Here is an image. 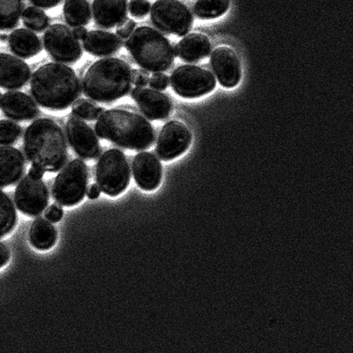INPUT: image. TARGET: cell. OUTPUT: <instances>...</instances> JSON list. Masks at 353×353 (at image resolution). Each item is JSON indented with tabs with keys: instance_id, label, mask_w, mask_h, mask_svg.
Returning a JSON list of instances; mask_svg holds the SVG:
<instances>
[{
	"instance_id": "obj_2",
	"label": "cell",
	"mask_w": 353,
	"mask_h": 353,
	"mask_svg": "<svg viewBox=\"0 0 353 353\" xmlns=\"http://www.w3.org/2000/svg\"><path fill=\"white\" fill-rule=\"evenodd\" d=\"M96 132L100 138L132 150L150 149L154 141V129L149 121L124 110L103 112L97 119Z\"/></svg>"
},
{
	"instance_id": "obj_20",
	"label": "cell",
	"mask_w": 353,
	"mask_h": 353,
	"mask_svg": "<svg viewBox=\"0 0 353 353\" xmlns=\"http://www.w3.org/2000/svg\"><path fill=\"white\" fill-rule=\"evenodd\" d=\"M93 12L99 26L115 27L127 18V0H94Z\"/></svg>"
},
{
	"instance_id": "obj_33",
	"label": "cell",
	"mask_w": 353,
	"mask_h": 353,
	"mask_svg": "<svg viewBox=\"0 0 353 353\" xmlns=\"http://www.w3.org/2000/svg\"><path fill=\"white\" fill-rule=\"evenodd\" d=\"M135 26H137V23L134 21L125 18L124 21L119 24V27L117 28V34L121 39H128L134 32Z\"/></svg>"
},
{
	"instance_id": "obj_4",
	"label": "cell",
	"mask_w": 353,
	"mask_h": 353,
	"mask_svg": "<svg viewBox=\"0 0 353 353\" xmlns=\"http://www.w3.org/2000/svg\"><path fill=\"white\" fill-rule=\"evenodd\" d=\"M132 71L119 59H105L88 68L83 79L84 94L100 103L122 99L130 90Z\"/></svg>"
},
{
	"instance_id": "obj_40",
	"label": "cell",
	"mask_w": 353,
	"mask_h": 353,
	"mask_svg": "<svg viewBox=\"0 0 353 353\" xmlns=\"http://www.w3.org/2000/svg\"><path fill=\"white\" fill-rule=\"evenodd\" d=\"M44 172H44L43 169H41L40 167L32 165L30 172H28V175L32 176L33 179H42Z\"/></svg>"
},
{
	"instance_id": "obj_15",
	"label": "cell",
	"mask_w": 353,
	"mask_h": 353,
	"mask_svg": "<svg viewBox=\"0 0 353 353\" xmlns=\"http://www.w3.org/2000/svg\"><path fill=\"white\" fill-rule=\"evenodd\" d=\"M132 97L143 114L151 121H161L171 114V100L159 91L137 87L132 91Z\"/></svg>"
},
{
	"instance_id": "obj_6",
	"label": "cell",
	"mask_w": 353,
	"mask_h": 353,
	"mask_svg": "<svg viewBox=\"0 0 353 353\" xmlns=\"http://www.w3.org/2000/svg\"><path fill=\"white\" fill-rule=\"evenodd\" d=\"M130 168L125 154L110 150L101 157L97 166V185L106 195L117 197L130 184Z\"/></svg>"
},
{
	"instance_id": "obj_11",
	"label": "cell",
	"mask_w": 353,
	"mask_h": 353,
	"mask_svg": "<svg viewBox=\"0 0 353 353\" xmlns=\"http://www.w3.org/2000/svg\"><path fill=\"white\" fill-rule=\"evenodd\" d=\"M15 204L22 214L37 216L49 204V192L42 179L28 175L19 184L14 194Z\"/></svg>"
},
{
	"instance_id": "obj_18",
	"label": "cell",
	"mask_w": 353,
	"mask_h": 353,
	"mask_svg": "<svg viewBox=\"0 0 353 353\" xmlns=\"http://www.w3.org/2000/svg\"><path fill=\"white\" fill-rule=\"evenodd\" d=\"M0 108L8 118L15 121H30L39 115V107L26 94L10 91L0 99Z\"/></svg>"
},
{
	"instance_id": "obj_3",
	"label": "cell",
	"mask_w": 353,
	"mask_h": 353,
	"mask_svg": "<svg viewBox=\"0 0 353 353\" xmlns=\"http://www.w3.org/2000/svg\"><path fill=\"white\" fill-rule=\"evenodd\" d=\"M24 150L32 165L44 172H59L68 157L64 134L54 121L48 119H37L28 128Z\"/></svg>"
},
{
	"instance_id": "obj_8",
	"label": "cell",
	"mask_w": 353,
	"mask_h": 353,
	"mask_svg": "<svg viewBox=\"0 0 353 353\" xmlns=\"http://www.w3.org/2000/svg\"><path fill=\"white\" fill-rule=\"evenodd\" d=\"M151 21L163 32L184 37L193 27L194 17L178 0H159L151 9Z\"/></svg>"
},
{
	"instance_id": "obj_25",
	"label": "cell",
	"mask_w": 353,
	"mask_h": 353,
	"mask_svg": "<svg viewBox=\"0 0 353 353\" xmlns=\"http://www.w3.org/2000/svg\"><path fill=\"white\" fill-rule=\"evenodd\" d=\"M64 14L71 27H83L90 21V5L87 0H65Z\"/></svg>"
},
{
	"instance_id": "obj_5",
	"label": "cell",
	"mask_w": 353,
	"mask_h": 353,
	"mask_svg": "<svg viewBox=\"0 0 353 353\" xmlns=\"http://www.w3.org/2000/svg\"><path fill=\"white\" fill-rule=\"evenodd\" d=\"M125 47L144 70L166 71L174 62L175 55L171 43L154 28H138L129 37Z\"/></svg>"
},
{
	"instance_id": "obj_24",
	"label": "cell",
	"mask_w": 353,
	"mask_h": 353,
	"mask_svg": "<svg viewBox=\"0 0 353 353\" xmlns=\"http://www.w3.org/2000/svg\"><path fill=\"white\" fill-rule=\"evenodd\" d=\"M55 227L47 219H37L31 225L30 239L31 245L37 250L46 251L54 247L57 241Z\"/></svg>"
},
{
	"instance_id": "obj_21",
	"label": "cell",
	"mask_w": 353,
	"mask_h": 353,
	"mask_svg": "<svg viewBox=\"0 0 353 353\" xmlns=\"http://www.w3.org/2000/svg\"><path fill=\"white\" fill-rule=\"evenodd\" d=\"M211 50L210 41L203 34L193 33L184 37L173 48L175 56L185 62H198L209 56Z\"/></svg>"
},
{
	"instance_id": "obj_38",
	"label": "cell",
	"mask_w": 353,
	"mask_h": 353,
	"mask_svg": "<svg viewBox=\"0 0 353 353\" xmlns=\"http://www.w3.org/2000/svg\"><path fill=\"white\" fill-rule=\"evenodd\" d=\"M10 260V251L6 245L0 242V268L4 267Z\"/></svg>"
},
{
	"instance_id": "obj_17",
	"label": "cell",
	"mask_w": 353,
	"mask_h": 353,
	"mask_svg": "<svg viewBox=\"0 0 353 353\" xmlns=\"http://www.w3.org/2000/svg\"><path fill=\"white\" fill-rule=\"evenodd\" d=\"M30 77L26 63L15 57L0 53V87L17 90L23 87Z\"/></svg>"
},
{
	"instance_id": "obj_19",
	"label": "cell",
	"mask_w": 353,
	"mask_h": 353,
	"mask_svg": "<svg viewBox=\"0 0 353 353\" xmlns=\"http://www.w3.org/2000/svg\"><path fill=\"white\" fill-rule=\"evenodd\" d=\"M23 154L12 147H0V188L17 183L23 174Z\"/></svg>"
},
{
	"instance_id": "obj_36",
	"label": "cell",
	"mask_w": 353,
	"mask_h": 353,
	"mask_svg": "<svg viewBox=\"0 0 353 353\" xmlns=\"http://www.w3.org/2000/svg\"><path fill=\"white\" fill-rule=\"evenodd\" d=\"M63 215H64V210L61 205L53 204L47 210L46 219L50 223H59L62 219Z\"/></svg>"
},
{
	"instance_id": "obj_29",
	"label": "cell",
	"mask_w": 353,
	"mask_h": 353,
	"mask_svg": "<svg viewBox=\"0 0 353 353\" xmlns=\"http://www.w3.org/2000/svg\"><path fill=\"white\" fill-rule=\"evenodd\" d=\"M22 21L25 26L34 31L46 30L49 25V18L46 12L33 6L25 9L22 12Z\"/></svg>"
},
{
	"instance_id": "obj_10",
	"label": "cell",
	"mask_w": 353,
	"mask_h": 353,
	"mask_svg": "<svg viewBox=\"0 0 353 353\" xmlns=\"http://www.w3.org/2000/svg\"><path fill=\"white\" fill-rule=\"evenodd\" d=\"M43 41L47 52L57 61L72 64L83 55L78 39L65 25L50 26L44 34Z\"/></svg>"
},
{
	"instance_id": "obj_16",
	"label": "cell",
	"mask_w": 353,
	"mask_h": 353,
	"mask_svg": "<svg viewBox=\"0 0 353 353\" xmlns=\"http://www.w3.org/2000/svg\"><path fill=\"white\" fill-rule=\"evenodd\" d=\"M132 174L139 188L144 191H154L162 181V165L153 154L141 152L132 163Z\"/></svg>"
},
{
	"instance_id": "obj_1",
	"label": "cell",
	"mask_w": 353,
	"mask_h": 353,
	"mask_svg": "<svg viewBox=\"0 0 353 353\" xmlns=\"http://www.w3.org/2000/svg\"><path fill=\"white\" fill-rule=\"evenodd\" d=\"M31 93L44 108L65 110L80 96V81L68 66L50 63L41 66L33 74Z\"/></svg>"
},
{
	"instance_id": "obj_41",
	"label": "cell",
	"mask_w": 353,
	"mask_h": 353,
	"mask_svg": "<svg viewBox=\"0 0 353 353\" xmlns=\"http://www.w3.org/2000/svg\"><path fill=\"white\" fill-rule=\"evenodd\" d=\"M72 33H74V37L77 39L83 40L87 36L88 31L84 27H77L74 28V32Z\"/></svg>"
},
{
	"instance_id": "obj_30",
	"label": "cell",
	"mask_w": 353,
	"mask_h": 353,
	"mask_svg": "<svg viewBox=\"0 0 353 353\" xmlns=\"http://www.w3.org/2000/svg\"><path fill=\"white\" fill-rule=\"evenodd\" d=\"M72 113L79 118L94 121L103 112V108L96 106L86 99H79L72 105Z\"/></svg>"
},
{
	"instance_id": "obj_9",
	"label": "cell",
	"mask_w": 353,
	"mask_h": 353,
	"mask_svg": "<svg viewBox=\"0 0 353 353\" xmlns=\"http://www.w3.org/2000/svg\"><path fill=\"white\" fill-rule=\"evenodd\" d=\"M173 90L184 99H197L215 90L216 81L210 71L195 65H182L172 72Z\"/></svg>"
},
{
	"instance_id": "obj_34",
	"label": "cell",
	"mask_w": 353,
	"mask_h": 353,
	"mask_svg": "<svg viewBox=\"0 0 353 353\" xmlns=\"http://www.w3.org/2000/svg\"><path fill=\"white\" fill-rule=\"evenodd\" d=\"M149 83L154 90H165L169 86V78L162 72H157L150 78Z\"/></svg>"
},
{
	"instance_id": "obj_14",
	"label": "cell",
	"mask_w": 353,
	"mask_h": 353,
	"mask_svg": "<svg viewBox=\"0 0 353 353\" xmlns=\"http://www.w3.org/2000/svg\"><path fill=\"white\" fill-rule=\"evenodd\" d=\"M211 65L223 87L232 88L241 81V65L237 54L230 47L221 46L211 55Z\"/></svg>"
},
{
	"instance_id": "obj_12",
	"label": "cell",
	"mask_w": 353,
	"mask_h": 353,
	"mask_svg": "<svg viewBox=\"0 0 353 353\" xmlns=\"http://www.w3.org/2000/svg\"><path fill=\"white\" fill-rule=\"evenodd\" d=\"M192 143V134L179 121L166 123L161 131L157 144V154L163 161H172L188 150Z\"/></svg>"
},
{
	"instance_id": "obj_28",
	"label": "cell",
	"mask_w": 353,
	"mask_h": 353,
	"mask_svg": "<svg viewBox=\"0 0 353 353\" xmlns=\"http://www.w3.org/2000/svg\"><path fill=\"white\" fill-rule=\"evenodd\" d=\"M229 8V0H198L194 6V12L203 20H210L222 17Z\"/></svg>"
},
{
	"instance_id": "obj_32",
	"label": "cell",
	"mask_w": 353,
	"mask_h": 353,
	"mask_svg": "<svg viewBox=\"0 0 353 353\" xmlns=\"http://www.w3.org/2000/svg\"><path fill=\"white\" fill-rule=\"evenodd\" d=\"M129 11L132 17L143 18L150 11V3L148 0H131Z\"/></svg>"
},
{
	"instance_id": "obj_35",
	"label": "cell",
	"mask_w": 353,
	"mask_h": 353,
	"mask_svg": "<svg viewBox=\"0 0 353 353\" xmlns=\"http://www.w3.org/2000/svg\"><path fill=\"white\" fill-rule=\"evenodd\" d=\"M150 83L149 74L144 70L134 69L132 71V83L137 87L143 88Z\"/></svg>"
},
{
	"instance_id": "obj_37",
	"label": "cell",
	"mask_w": 353,
	"mask_h": 353,
	"mask_svg": "<svg viewBox=\"0 0 353 353\" xmlns=\"http://www.w3.org/2000/svg\"><path fill=\"white\" fill-rule=\"evenodd\" d=\"M62 0H30V2L41 8H54L61 3Z\"/></svg>"
},
{
	"instance_id": "obj_27",
	"label": "cell",
	"mask_w": 353,
	"mask_h": 353,
	"mask_svg": "<svg viewBox=\"0 0 353 353\" xmlns=\"http://www.w3.org/2000/svg\"><path fill=\"white\" fill-rule=\"evenodd\" d=\"M21 0H0V30L14 28L20 20Z\"/></svg>"
},
{
	"instance_id": "obj_22",
	"label": "cell",
	"mask_w": 353,
	"mask_h": 353,
	"mask_svg": "<svg viewBox=\"0 0 353 353\" xmlns=\"http://www.w3.org/2000/svg\"><path fill=\"white\" fill-rule=\"evenodd\" d=\"M84 49L94 56H110L121 50V39L105 31L94 30L88 32L83 39Z\"/></svg>"
},
{
	"instance_id": "obj_23",
	"label": "cell",
	"mask_w": 353,
	"mask_h": 353,
	"mask_svg": "<svg viewBox=\"0 0 353 353\" xmlns=\"http://www.w3.org/2000/svg\"><path fill=\"white\" fill-rule=\"evenodd\" d=\"M9 46L14 54L23 59L32 58L42 50L39 37L24 28L15 30L10 34Z\"/></svg>"
},
{
	"instance_id": "obj_42",
	"label": "cell",
	"mask_w": 353,
	"mask_h": 353,
	"mask_svg": "<svg viewBox=\"0 0 353 353\" xmlns=\"http://www.w3.org/2000/svg\"><path fill=\"white\" fill-rule=\"evenodd\" d=\"M0 39L2 41H6L8 39V36H6V34H1V36H0Z\"/></svg>"
},
{
	"instance_id": "obj_13",
	"label": "cell",
	"mask_w": 353,
	"mask_h": 353,
	"mask_svg": "<svg viewBox=\"0 0 353 353\" xmlns=\"http://www.w3.org/2000/svg\"><path fill=\"white\" fill-rule=\"evenodd\" d=\"M69 143L78 156L83 159H94L99 156L100 144L96 134L86 123L72 117L66 125Z\"/></svg>"
},
{
	"instance_id": "obj_26",
	"label": "cell",
	"mask_w": 353,
	"mask_h": 353,
	"mask_svg": "<svg viewBox=\"0 0 353 353\" xmlns=\"http://www.w3.org/2000/svg\"><path fill=\"white\" fill-rule=\"evenodd\" d=\"M17 223V210L4 192L0 190V239L8 235Z\"/></svg>"
},
{
	"instance_id": "obj_31",
	"label": "cell",
	"mask_w": 353,
	"mask_h": 353,
	"mask_svg": "<svg viewBox=\"0 0 353 353\" xmlns=\"http://www.w3.org/2000/svg\"><path fill=\"white\" fill-rule=\"evenodd\" d=\"M21 128L9 121H0V145H11L20 138Z\"/></svg>"
},
{
	"instance_id": "obj_7",
	"label": "cell",
	"mask_w": 353,
	"mask_h": 353,
	"mask_svg": "<svg viewBox=\"0 0 353 353\" xmlns=\"http://www.w3.org/2000/svg\"><path fill=\"white\" fill-rule=\"evenodd\" d=\"M88 181V167L83 161H72L57 176L52 188L53 198L61 206H77L86 195Z\"/></svg>"
},
{
	"instance_id": "obj_39",
	"label": "cell",
	"mask_w": 353,
	"mask_h": 353,
	"mask_svg": "<svg viewBox=\"0 0 353 353\" xmlns=\"http://www.w3.org/2000/svg\"><path fill=\"white\" fill-rule=\"evenodd\" d=\"M101 192L102 191H101L99 185L93 184L91 185L90 189H88L87 195L90 200H97V198H99Z\"/></svg>"
}]
</instances>
